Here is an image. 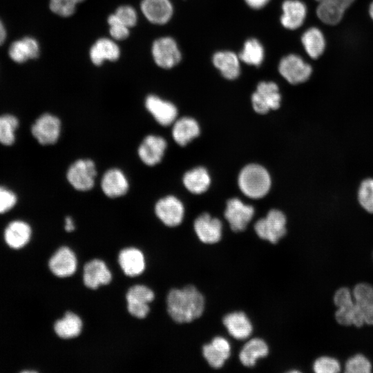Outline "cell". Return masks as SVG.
Segmentation results:
<instances>
[{
  "mask_svg": "<svg viewBox=\"0 0 373 373\" xmlns=\"http://www.w3.org/2000/svg\"><path fill=\"white\" fill-rule=\"evenodd\" d=\"M6 37V31L2 21L0 20V46L4 42Z\"/></svg>",
  "mask_w": 373,
  "mask_h": 373,
  "instance_id": "681fc988",
  "label": "cell"
},
{
  "mask_svg": "<svg viewBox=\"0 0 373 373\" xmlns=\"http://www.w3.org/2000/svg\"><path fill=\"white\" fill-rule=\"evenodd\" d=\"M199 134L200 127L194 119L184 117L174 122L172 135L179 145H186Z\"/></svg>",
  "mask_w": 373,
  "mask_h": 373,
  "instance_id": "83f0119b",
  "label": "cell"
},
{
  "mask_svg": "<svg viewBox=\"0 0 373 373\" xmlns=\"http://www.w3.org/2000/svg\"><path fill=\"white\" fill-rule=\"evenodd\" d=\"M341 4L346 9L351 6L355 0H338Z\"/></svg>",
  "mask_w": 373,
  "mask_h": 373,
  "instance_id": "f907efd6",
  "label": "cell"
},
{
  "mask_svg": "<svg viewBox=\"0 0 373 373\" xmlns=\"http://www.w3.org/2000/svg\"><path fill=\"white\" fill-rule=\"evenodd\" d=\"M252 206L244 204L238 198L227 201L224 213L232 231L239 233L245 231L254 216Z\"/></svg>",
  "mask_w": 373,
  "mask_h": 373,
  "instance_id": "8fae6325",
  "label": "cell"
},
{
  "mask_svg": "<svg viewBox=\"0 0 373 373\" xmlns=\"http://www.w3.org/2000/svg\"><path fill=\"white\" fill-rule=\"evenodd\" d=\"M355 303L361 306L373 304V286L366 283L356 284L352 291Z\"/></svg>",
  "mask_w": 373,
  "mask_h": 373,
  "instance_id": "8d00e7d4",
  "label": "cell"
},
{
  "mask_svg": "<svg viewBox=\"0 0 373 373\" xmlns=\"http://www.w3.org/2000/svg\"><path fill=\"white\" fill-rule=\"evenodd\" d=\"M316 1H317L318 2H319V1H323V0H316Z\"/></svg>",
  "mask_w": 373,
  "mask_h": 373,
  "instance_id": "f5cc1de1",
  "label": "cell"
},
{
  "mask_svg": "<svg viewBox=\"0 0 373 373\" xmlns=\"http://www.w3.org/2000/svg\"><path fill=\"white\" fill-rule=\"evenodd\" d=\"M333 301L336 307L350 305L354 303L352 291L345 287H340L334 292Z\"/></svg>",
  "mask_w": 373,
  "mask_h": 373,
  "instance_id": "b9f144b4",
  "label": "cell"
},
{
  "mask_svg": "<svg viewBox=\"0 0 373 373\" xmlns=\"http://www.w3.org/2000/svg\"><path fill=\"white\" fill-rule=\"evenodd\" d=\"M372 368V365L369 359L361 354L350 357L345 365L346 373H370Z\"/></svg>",
  "mask_w": 373,
  "mask_h": 373,
  "instance_id": "d590c367",
  "label": "cell"
},
{
  "mask_svg": "<svg viewBox=\"0 0 373 373\" xmlns=\"http://www.w3.org/2000/svg\"><path fill=\"white\" fill-rule=\"evenodd\" d=\"M17 119L10 115L0 116V142L11 145L15 142V131L18 126Z\"/></svg>",
  "mask_w": 373,
  "mask_h": 373,
  "instance_id": "836d02e7",
  "label": "cell"
},
{
  "mask_svg": "<svg viewBox=\"0 0 373 373\" xmlns=\"http://www.w3.org/2000/svg\"><path fill=\"white\" fill-rule=\"evenodd\" d=\"M238 186L247 197L258 199L269 191L271 178L267 171L260 165L251 164L245 166L238 176Z\"/></svg>",
  "mask_w": 373,
  "mask_h": 373,
  "instance_id": "7a4b0ae2",
  "label": "cell"
},
{
  "mask_svg": "<svg viewBox=\"0 0 373 373\" xmlns=\"http://www.w3.org/2000/svg\"><path fill=\"white\" fill-rule=\"evenodd\" d=\"M119 48L113 41L102 38L91 47L90 57L95 65L99 66L104 60H117L119 57Z\"/></svg>",
  "mask_w": 373,
  "mask_h": 373,
  "instance_id": "f1b7e54d",
  "label": "cell"
},
{
  "mask_svg": "<svg viewBox=\"0 0 373 373\" xmlns=\"http://www.w3.org/2000/svg\"><path fill=\"white\" fill-rule=\"evenodd\" d=\"M301 41L306 52L312 59L318 58L325 51V39L318 28L307 29L303 34Z\"/></svg>",
  "mask_w": 373,
  "mask_h": 373,
  "instance_id": "4dcf8cb0",
  "label": "cell"
},
{
  "mask_svg": "<svg viewBox=\"0 0 373 373\" xmlns=\"http://www.w3.org/2000/svg\"><path fill=\"white\" fill-rule=\"evenodd\" d=\"M278 70L290 84H298L306 82L311 76L312 68L298 55L291 54L280 61Z\"/></svg>",
  "mask_w": 373,
  "mask_h": 373,
  "instance_id": "9c48e42d",
  "label": "cell"
},
{
  "mask_svg": "<svg viewBox=\"0 0 373 373\" xmlns=\"http://www.w3.org/2000/svg\"><path fill=\"white\" fill-rule=\"evenodd\" d=\"M282 9L280 22L285 28L294 30L302 26L307 16V7L304 3L298 0H286Z\"/></svg>",
  "mask_w": 373,
  "mask_h": 373,
  "instance_id": "cb8c5ba5",
  "label": "cell"
},
{
  "mask_svg": "<svg viewBox=\"0 0 373 373\" xmlns=\"http://www.w3.org/2000/svg\"><path fill=\"white\" fill-rule=\"evenodd\" d=\"M83 325L82 318L75 312L68 310L54 323L53 329L59 338L69 340L75 338L82 334Z\"/></svg>",
  "mask_w": 373,
  "mask_h": 373,
  "instance_id": "7402d4cb",
  "label": "cell"
},
{
  "mask_svg": "<svg viewBox=\"0 0 373 373\" xmlns=\"http://www.w3.org/2000/svg\"><path fill=\"white\" fill-rule=\"evenodd\" d=\"M247 4L254 9H260L263 8L269 0H245Z\"/></svg>",
  "mask_w": 373,
  "mask_h": 373,
  "instance_id": "7dc6e473",
  "label": "cell"
},
{
  "mask_svg": "<svg viewBox=\"0 0 373 373\" xmlns=\"http://www.w3.org/2000/svg\"><path fill=\"white\" fill-rule=\"evenodd\" d=\"M312 368L316 373H338L341 371V365L333 357L322 356L314 361Z\"/></svg>",
  "mask_w": 373,
  "mask_h": 373,
  "instance_id": "74e56055",
  "label": "cell"
},
{
  "mask_svg": "<svg viewBox=\"0 0 373 373\" xmlns=\"http://www.w3.org/2000/svg\"><path fill=\"white\" fill-rule=\"evenodd\" d=\"M318 3L316 15L323 23L334 26L341 21L345 8L338 0H323Z\"/></svg>",
  "mask_w": 373,
  "mask_h": 373,
  "instance_id": "f546056e",
  "label": "cell"
},
{
  "mask_svg": "<svg viewBox=\"0 0 373 373\" xmlns=\"http://www.w3.org/2000/svg\"><path fill=\"white\" fill-rule=\"evenodd\" d=\"M201 354L209 367L219 370L231 357V345L224 336L217 335L202 345Z\"/></svg>",
  "mask_w": 373,
  "mask_h": 373,
  "instance_id": "5b68a950",
  "label": "cell"
},
{
  "mask_svg": "<svg viewBox=\"0 0 373 373\" xmlns=\"http://www.w3.org/2000/svg\"><path fill=\"white\" fill-rule=\"evenodd\" d=\"M84 0H50V8L61 17H69L75 10L76 5Z\"/></svg>",
  "mask_w": 373,
  "mask_h": 373,
  "instance_id": "f35d334b",
  "label": "cell"
},
{
  "mask_svg": "<svg viewBox=\"0 0 373 373\" xmlns=\"http://www.w3.org/2000/svg\"><path fill=\"white\" fill-rule=\"evenodd\" d=\"M96 174L95 165L91 160L79 159L69 166L66 178L74 189L86 191L93 187Z\"/></svg>",
  "mask_w": 373,
  "mask_h": 373,
  "instance_id": "8992f818",
  "label": "cell"
},
{
  "mask_svg": "<svg viewBox=\"0 0 373 373\" xmlns=\"http://www.w3.org/2000/svg\"><path fill=\"white\" fill-rule=\"evenodd\" d=\"M361 307L363 311L365 324L373 325V304Z\"/></svg>",
  "mask_w": 373,
  "mask_h": 373,
  "instance_id": "bcb514c9",
  "label": "cell"
},
{
  "mask_svg": "<svg viewBox=\"0 0 373 373\" xmlns=\"http://www.w3.org/2000/svg\"><path fill=\"white\" fill-rule=\"evenodd\" d=\"M17 202V197L11 191L0 186V213H3L12 209Z\"/></svg>",
  "mask_w": 373,
  "mask_h": 373,
  "instance_id": "7bdbcfd3",
  "label": "cell"
},
{
  "mask_svg": "<svg viewBox=\"0 0 373 373\" xmlns=\"http://www.w3.org/2000/svg\"><path fill=\"white\" fill-rule=\"evenodd\" d=\"M286 224L285 214L278 209H271L265 217L256 222L254 229L260 239L276 245L286 235Z\"/></svg>",
  "mask_w": 373,
  "mask_h": 373,
  "instance_id": "3957f363",
  "label": "cell"
},
{
  "mask_svg": "<svg viewBox=\"0 0 373 373\" xmlns=\"http://www.w3.org/2000/svg\"><path fill=\"white\" fill-rule=\"evenodd\" d=\"M210 182V176L203 167L194 168L186 172L183 177L184 186L195 194H200L206 191Z\"/></svg>",
  "mask_w": 373,
  "mask_h": 373,
  "instance_id": "1f68e13d",
  "label": "cell"
},
{
  "mask_svg": "<svg viewBox=\"0 0 373 373\" xmlns=\"http://www.w3.org/2000/svg\"><path fill=\"white\" fill-rule=\"evenodd\" d=\"M222 323L228 334L237 341H245L254 332V325L250 317L242 310H234L225 314Z\"/></svg>",
  "mask_w": 373,
  "mask_h": 373,
  "instance_id": "30bf717a",
  "label": "cell"
},
{
  "mask_svg": "<svg viewBox=\"0 0 373 373\" xmlns=\"http://www.w3.org/2000/svg\"><path fill=\"white\" fill-rule=\"evenodd\" d=\"M354 303L352 305L337 307L334 313L336 321L343 326H350Z\"/></svg>",
  "mask_w": 373,
  "mask_h": 373,
  "instance_id": "ee69618b",
  "label": "cell"
},
{
  "mask_svg": "<svg viewBox=\"0 0 373 373\" xmlns=\"http://www.w3.org/2000/svg\"><path fill=\"white\" fill-rule=\"evenodd\" d=\"M75 229V226L73 218L70 216H66L64 219V230L70 233Z\"/></svg>",
  "mask_w": 373,
  "mask_h": 373,
  "instance_id": "c3c4849f",
  "label": "cell"
},
{
  "mask_svg": "<svg viewBox=\"0 0 373 373\" xmlns=\"http://www.w3.org/2000/svg\"><path fill=\"white\" fill-rule=\"evenodd\" d=\"M145 106L156 122L162 126H169L176 119L178 110L175 105L156 95L147 96Z\"/></svg>",
  "mask_w": 373,
  "mask_h": 373,
  "instance_id": "ffe728a7",
  "label": "cell"
},
{
  "mask_svg": "<svg viewBox=\"0 0 373 373\" xmlns=\"http://www.w3.org/2000/svg\"><path fill=\"white\" fill-rule=\"evenodd\" d=\"M166 310L170 318L178 324L191 323L204 313L205 296L195 285L173 287L166 296Z\"/></svg>",
  "mask_w": 373,
  "mask_h": 373,
  "instance_id": "6da1fadb",
  "label": "cell"
},
{
  "mask_svg": "<svg viewBox=\"0 0 373 373\" xmlns=\"http://www.w3.org/2000/svg\"><path fill=\"white\" fill-rule=\"evenodd\" d=\"M32 229L30 225L21 220L11 222L4 231V239L11 248L18 249L26 246L30 241Z\"/></svg>",
  "mask_w": 373,
  "mask_h": 373,
  "instance_id": "d4e9b609",
  "label": "cell"
},
{
  "mask_svg": "<svg viewBox=\"0 0 373 373\" xmlns=\"http://www.w3.org/2000/svg\"><path fill=\"white\" fill-rule=\"evenodd\" d=\"M48 266L50 272L56 277L69 278L77 271V257L70 247L61 246L50 256Z\"/></svg>",
  "mask_w": 373,
  "mask_h": 373,
  "instance_id": "52a82bcc",
  "label": "cell"
},
{
  "mask_svg": "<svg viewBox=\"0 0 373 373\" xmlns=\"http://www.w3.org/2000/svg\"><path fill=\"white\" fill-rule=\"evenodd\" d=\"M155 213L165 226L175 227L184 219V208L180 200L175 196L168 195L156 202Z\"/></svg>",
  "mask_w": 373,
  "mask_h": 373,
  "instance_id": "5bb4252c",
  "label": "cell"
},
{
  "mask_svg": "<svg viewBox=\"0 0 373 373\" xmlns=\"http://www.w3.org/2000/svg\"><path fill=\"white\" fill-rule=\"evenodd\" d=\"M358 200L366 211L373 213V178L365 179L361 182L358 191Z\"/></svg>",
  "mask_w": 373,
  "mask_h": 373,
  "instance_id": "e575fe53",
  "label": "cell"
},
{
  "mask_svg": "<svg viewBox=\"0 0 373 373\" xmlns=\"http://www.w3.org/2000/svg\"><path fill=\"white\" fill-rule=\"evenodd\" d=\"M31 131L41 144H53L60 135L61 122L56 116L45 113L35 121Z\"/></svg>",
  "mask_w": 373,
  "mask_h": 373,
  "instance_id": "2e32d148",
  "label": "cell"
},
{
  "mask_svg": "<svg viewBox=\"0 0 373 373\" xmlns=\"http://www.w3.org/2000/svg\"><path fill=\"white\" fill-rule=\"evenodd\" d=\"M141 9L146 18L155 24L167 23L173 15V6L169 0H142Z\"/></svg>",
  "mask_w": 373,
  "mask_h": 373,
  "instance_id": "603a6c76",
  "label": "cell"
},
{
  "mask_svg": "<svg viewBox=\"0 0 373 373\" xmlns=\"http://www.w3.org/2000/svg\"><path fill=\"white\" fill-rule=\"evenodd\" d=\"M108 23L110 26V34L114 39L123 40L128 36L129 28L121 22L115 14L108 17Z\"/></svg>",
  "mask_w": 373,
  "mask_h": 373,
  "instance_id": "ab89813d",
  "label": "cell"
},
{
  "mask_svg": "<svg viewBox=\"0 0 373 373\" xmlns=\"http://www.w3.org/2000/svg\"><path fill=\"white\" fill-rule=\"evenodd\" d=\"M193 229L198 240L207 245L218 243L222 237V222L208 213H203L195 219Z\"/></svg>",
  "mask_w": 373,
  "mask_h": 373,
  "instance_id": "7c38bea8",
  "label": "cell"
},
{
  "mask_svg": "<svg viewBox=\"0 0 373 373\" xmlns=\"http://www.w3.org/2000/svg\"><path fill=\"white\" fill-rule=\"evenodd\" d=\"M352 324L356 327H362L365 324L363 308L355 303L352 316Z\"/></svg>",
  "mask_w": 373,
  "mask_h": 373,
  "instance_id": "f6af8a7d",
  "label": "cell"
},
{
  "mask_svg": "<svg viewBox=\"0 0 373 373\" xmlns=\"http://www.w3.org/2000/svg\"><path fill=\"white\" fill-rule=\"evenodd\" d=\"M155 297L153 290L147 285H133L125 294L126 310L134 318H145L151 310L149 304L154 300Z\"/></svg>",
  "mask_w": 373,
  "mask_h": 373,
  "instance_id": "277c9868",
  "label": "cell"
},
{
  "mask_svg": "<svg viewBox=\"0 0 373 373\" xmlns=\"http://www.w3.org/2000/svg\"><path fill=\"white\" fill-rule=\"evenodd\" d=\"M113 280V274L107 264L100 258H93L86 262L82 269L84 285L92 290L108 285Z\"/></svg>",
  "mask_w": 373,
  "mask_h": 373,
  "instance_id": "ba28073f",
  "label": "cell"
},
{
  "mask_svg": "<svg viewBox=\"0 0 373 373\" xmlns=\"http://www.w3.org/2000/svg\"><path fill=\"white\" fill-rule=\"evenodd\" d=\"M115 15L128 28L133 27L137 21V14L135 10L129 6L119 7Z\"/></svg>",
  "mask_w": 373,
  "mask_h": 373,
  "instance_id": "60d3db41",
  "label": "cell"
},
{
  "mask_svg": "<svg viewBox=\"0 0 373 373\" xmlns=\"http://www.w3.org/2000/svg\"><path fill=\"white\" fill-rule=\"evenodd\" d=\"M152 54L156 64L166 69L173 68L181 59V53L175 41L169 37L155 40L153 44Z\"/></svg>",
  "mask_w": 373,
  "mask_h": 373,
  "instance_id": "9a60e30c",
  "label": "cell"
},
{
  "mask_svg": "<svg viewBox=\"0 0 373 373\" xmlns=\"http://www.w3.org/2000/svg\"><path fill=\"white\" fill-rule=\"evenodd\" d=\"M269 352L268 343L262 338L256 336L247 340L242 346L238 358L242 366L251 368L259 360L267 358Z\"/></svg>",
  "mask_w": 373,
  "mask_h": 373,
  "instance_id": "ac0fdd59",
  "label": "cell"
},
{
  "mask_svg": "<svg viewBox=\"0 0 373 373\" xmlns=\"http://www.w3.org/2000/svg\"><path fill=\"white\" fill-rule=\"evenodd\" d=\"M369 14L371 19L373 20V1L371 2L369 6Z\"/></svg>",
  "mask_w": 373,
  "mask_h": 373,
  "instance_id": "816d5d0a",
  "label": "cell"
},
{
  "mask_svg": "<svg viewBox=\"0 0 373 373\" xmlns=\"http://www.w3.org/2000/svg\"><path fill=\"white\" fill-rule=\"evenodd\" d=\"M280 99L278 87L275 83L262 82L252 95L251 102L256 113L265 114L271 109L278 108Z\"/></svg>",
  "mask_w": 373,
  "mask_h": 373,
  "instance_id": "4fadbf2b",
  "label": "cell"
},
{
  "mask_svg": "<svg viewBox=\"0 0 373 373\" xmlns=\"http://www.w3.org/2000/svg\"><path fill=\"white\" fill-rule=\"evenodd\" d=\"M118 265L128 277L138 276L145 271L146 261L143 251L135 247L122 249L117 256Z\"/></svg>",
  "mask_w": 373,
  "mask_h": 373,
  "instance_id": "e0dca14e",
  "label": "cell"
},
{
  "mask_svg": "<svg viewBox=\"0 0 373 373\" xmlns=\"http://www.w3.org/2000/svg\"><path fill=\"white\" fill-rule=\"evenodd\" d=\"M101 187L107 197L114 198L126 193L128 182L120 169L112 168L104 173L101 180Z\"/></svg>",
  "mask_w": 373,
  "mask_h": 373,
  "instance_id": "44dd1931",
  "label": "cell"
},
{
  "mask_svg": "<svg viewBox=\"0 0 373 373\" xmlns=\"http://www.w3.org/2000/svg\"><path fill=\"white\" fill-rule=\"evenodd\" d=\"M166 148V140L158 135L145 137L138 148V155L143 163L154 166L162 160Z\"/></svg>",
  "mask_w": 373,
  "mask_h": 373,
  "instance_id": "d6986e66",
  "label": "cell"
},
{
  "mask_svg": "<svg viewBox=\"0 0 373 373\" xmlns=\"http://www.w3.org/2000/svg\"><path fill=\"white\" fill-rule=\"evenodd\" d=\"M239 59L247 64L258 66L264 59L262 46L256 39L246 41L239 55Z\"/></svg>",
  "mask_w": 373,
  "mask_h": 373,
  "instance_id": "d6a6232c",
  "label": "cell"
},
{
  "mask_svg": "<svg viewBox=\"0 0 373 373\" xmlns=\"http://www.w3.org/2000/svg\"><path fill=\"white\" fill-rule=\"evenodd\" d=\"M214 66L227 79H236L240 72L239 57L231 51H219L213 56Z\"/></svg>",
  "mask_w": 373,
  "mask_h": 373,
  "instance_id": "4316f807",
  "label": "cell"
},
{
  "mask_svg": "<svg viewBox=\"0 0 373 373\" xmlns=\"http://www.w3.org/2000/svg\"><path fill=\"white\" fill-rule=\"evenodd\" d=\"M8 54L14 61L19 64L23 63L28 59L38 57L39 55V44L32 37H23L12 43Z\"/></svg>",
  "mask_w": 373,
  "mask_h": 373,
  "instance_id": "484cf974",
  "label": "cell"
}]
</instances>
